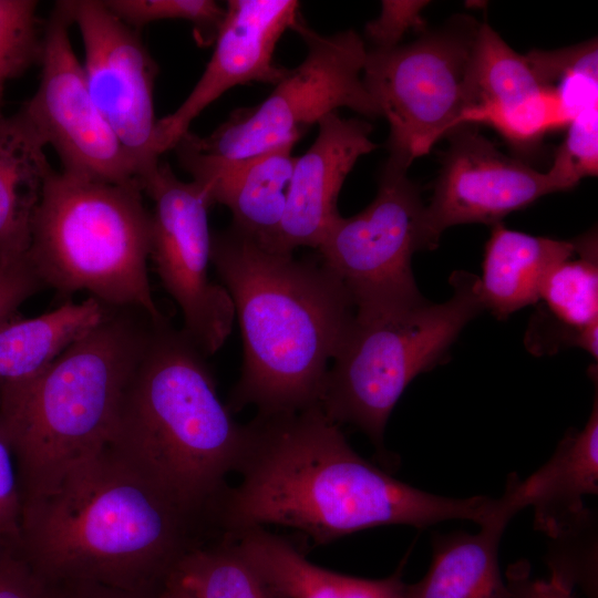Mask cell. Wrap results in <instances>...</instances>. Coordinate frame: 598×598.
I'll use <instances>...</instances> for the list:
<instances>
[{
  "instance_id": "cell-23",
  "label": "cell",
  "mask_w": 598,
  "mask_h": 598,
  "mask_svg": "<svg viewBox=\"0 0 598 598\" xmlns=\"http://www.w3.org/2000/svg\"><path fill=\"white\" fill-rule=\"evenodd\" d=\"M507 524L491 515L476 534L435 538L427 573L420 581L405 586L403 598H512L497 556Z\"/></svg>"
},
{
  "instance_id": "cell-4",
  "label": "cell",
  "mask_w": 598,
  "mask_h": 598,
  "mask_svg": "<svg viewBox=\"0 0 598 598\" xmlns=\"http://www.w3.org/2000/svg\"><path fill=\"white\" fill-rule=\"evenodd\" d=\"M248 435L193 341L167 321L152 322L107 446L177 503L216 520Z\"/></svg>"
},
{
  "instance_id": "cell-11",
  "label": "cell",
  "mask_w": 598,
  "mask_h": 598,
  "mask_svg": "<svg viewBox=\"0 0 598 598\" xmlns=\"http://www.w3.org/2000/svg\"><path fill=\"white\" fill-rule=\"evenodd\" d=\"M142 189L153 202L150 258L181 309L182 330L205 357L210 355L225 343L235 319L229 293L208 276L212 205L198 184L181 181L167 163L158 164Z\"/></svg>"
},
{
  "instance_id": "cell-32",
  "label": "cell",
  "mask_w": 598,
  "mask_h": 598,
  "mask_svg": "<svg viewBox=\"0 0 598 598\" xmlns=\"http://www.w3.org/2000/svg\"><path fill=\"white\" fill-rule=\"evenodd\" d=\"M22 508L14 455L0 422V538H20Z\"/></svg>"
},
{
  "instance_id": "cell-6",
  "label": "cell",
  "mask_w": 598,
  "mask_h": 598,
  "mask_svg": "<svg viewBox=\"0 0 598 598\" xmlns=\"http://www.w3.org/2000/svg\"><path fill=\"white\" fill-rule=\"evenodd\" d=\"M151 212L138 183H110L53 168L30 225L27 259L43 287L86 291L105 307L166 318L150 283Z\"/></svg>"
},
{
  "instance_id": "cell-16",
  "label": "cell",
  "mask_w": 598,
  "mask_h": 598,
  "mask_svg": "<svg viewBox=\"0 0 598 598\" xmlns=\"http://www.w3.org/2000/svg\"><path fill=\"white\" fill-rule=\"evenodd\" d=\"M473 90L463 124H487L519 150L569 123L560 99L542 85L526 55L515 52L487 23H481L477 34Z\"/></svg>"
},
{
  "instance_id": "cell-33",
  "label": "cell",
  "mask_w": 598,
  "mask_h": 598,
  "mask_svg": "<svg viewBox=\"0 0 598 598\" xmlns=\"http://www.w3.org/2000/svg\"><path fill=\"white\" fill-rule=\"evenodd\" d=\"M42 287L27 257L0 266V322Z\"/></svg>"
},
{
  "instance_id": "cell-13",
  "label": "cell",
  "mask_w": 598,
  "mask_h": 598,
  "mask_svg": "<svg viewBox=\"0 0 598 598\" xmlns=\"http://www.w3.org/2000/svg\"><path fill=\"white\" fill-rule=\"evenodd\" d=\"M84 47L90 95L138 172L140 183L159 164L154 84L157 64L140 32L100 0H66Z\"/></svg>"
},
{
  "instance_id": "cell-2",
  "label": "cell",
  "mask_w": 598,
  "mask_h": 598,
  "mask_svg": "<svg viewBox=\"0 0 598 598\" xmlns=\"http://www.w3.org/2000/svg\"><path fill=\"white\" fill-rule=\"evenodd\" d=\"M216 522L167 495L107 445L23 505V554L54 582L157 594Z\"/></svg>"
},
{
  "instance_id": "cell-20",
  "label": "cell",
  "mask_w": 598,
  "mask_h": 598,
  "mask_svg": "<svg viewBox=\"0 0 598 598\" xmlns=\"http://www.w3.org/2000/svg\"><path fill=\"white\" fill-rule=\"evenodd\" d=\"M576 252V241L558 240L493 225L477 290L484 309L505 319L536 303L548 274Z\"/></svg>"
},
{
  "instance_id": "cell-7",
  "label": "cell",
  "mask_w": 598,
  "mask_h": 598,
  "mask_svg": "<svg viewBox=\"0 0 598 598\" xmlns=\"http://www.w3.org/2000/svg\"><path fill=\"white\" fill-rule=\"evenodd\" d=\"M452 297L400 311L358 317L329 368L320 400L336 424L365 433L380 452L389 416L410 382L434 368L483 309L477 277L456 271Z\"/></svg>"
},
{
  "instance_id": "cell-12",
  "label": "cell",
  "mask_w": 598,
  "mask_h": 598,
  "mask_svg": "<svg viewBox=\"0 0 598 598\" xmlns=\"http://www.w3.org/2000/svg\"><path fill=\"white\" fill-rule=\"evenodd\" d=\"M68 1L55 2L43 24L41 78L18 111L58 154L62 172L110 183H140L136 166L90 95L70 39Z\"/></svg>"
},
{
  "instance_id": "cell-19",
  "label": "cell",
  "mask_w": 598,
  "mask_h": 598,
  "mask_svg": "<svg viewBox=\"0 0 598 598\" xmlns=\"http://www.w3.org/2000/svg\"><path fill=\"white\" fill-rule=\"evenodd\" d=\"M598 493V399L582 430L569 432L551 457L524 481L509 477L495 511L506 520L526 507L551 538L587 517L586 495Z\"/></svg>"
},
{
  "instance_id": "cell-1",
  "label": "cell",
  "mask_w": 598,
  "mask_h": 598,
  "mask_svg": "<svg viewBox=\"0 0 598 598\" xmlns=\"http://www.w3.org/2000/svg\"><path fill=\"white\" fill-rule=\"evenodd\" d=\"M247 445L217 508L223 534L291 527L315 545L383 525L417 528L466 519L482 525L494 498L421 491L361 457L320 405L248 423Z\"/></svg>"
},
{
  "instance_id": "cell-14",
  "label": "cell",
  "mask_w": 598,
  "mask_h": 598,
  "mask_svg": "<svg viewBox=\"0 0 598 598\" xmlns=\"http://www.w3.org/2000/svg\"><path fill=\"white\" fill-rule=\"evenodd\" d=\"M447 137L448 147L424 214L432 249L448 227L471 223L495 225L508 214L557 192L546 172L504 154L472 125H462Z\"/></svg>"
},
{
  "instance_id": "cell-3",
  "label": "cell",
  "mask_w": 598,
  "mask_h": 598,
  "mask_svg": "<svg viewBox=\"0 0 598 598\" xmlns=\"http://www.w3.org/2000/svg\"><path fill=\"white\" fill-rule=\"evenodd\" d=\"M210 258L243 338L228 409L254 405L271 416L320 405L355 313L342 283L321 262L268 248L234 225L212 234Z\"/></svg>"
},
{
  "instance_id": "cell-9",
  "label": "cell",
  "mask_w": 598,
  "mask_h": 598,
  "mask_svg": "<svg viewBox=\"0 0 598 598\" xmlns=\"http://www.w3.org/2000/svg\"><path fill=\"white\" fill-rule=\"evenodd\" d=\"M292 30L306 43L307 54L298 66L288 69L265 101L235 111L207 136L188 131L177 144L203 155L241 158L296 143L307 128L339 107L381 116L362 81L368 49L355 31L322 35L300 18Z\"/></svg>"
},
{
  "instance_id": "cell-5",
  "label": "cell",
  "mask_w": 598,
  "mask_h": 598,
  "mask_svg": "<svg viewBox=\"0 0 598 598\" xmlns=\"http://www.w3.org/2000/svg\"><path fill=\"white\" fill-rule=\"evenodd\" d=\"M133 308L104 318L34 378L0 388V422L14 455L22 505L52 491L105 447L152 321Z\"/></svg>"
},
{
  "instance_id": "cell-22",
  "label": "cell",
  "mask_w": 598,
  "mask_h": 598,
  "mask_svg": "<svg viewBox=\"0 0 598 598\" xmlns=\"http://www.w3.org/2000/svg\"><path fill=\"white\" fill-rule=\"evenodd\" d=\"M25 118L0 114V266L25 258L30 225L52 167Z\"/></svg>"
},
{
  "instance_id": "cell-35",
  "label": "cell",
  "mask_w": 598,
  "mask_h": 598,
  "mask_svg": "<svg viewBox=\"0 0 598 598\" xmlns=\"http://www.w3.org/2000/svg\"><path fill=\"white\" fill-rule=\"evenodd\" d=\"M61 598H156V594L130 591L91 582H58Z\"/></svg>"
},
{
  "instance_id": "cell-8",
  "label": "cell",
  "mask_w": 598,
  "mask_h": 598,
  "mask_svg": "<svg viewBox=\"0 0 598 598\" xmlns=\"http://www.w3.org/2000/svg\"><path fill=\"white\" fill-rule=\"evenodd\" d=\"M480 25L457 14L410 43L368 49L362 81L389 123V159L410 167L463 125Z\"/></svg>"
},
{
  "instance_id": "cell-10",
  "label": "cell",
  "mask_w": 598,
  "mask_h": 598,
  "mask_svg": "<svg viewBox=\"0 0 598 598\" xmlns=\"http://www.w3.org/2000/svg\"><path fill=\"white\" fill-rule=\"evenodd\" d=\"M409 167L388 158L372 203L351 217L339 216L317 249L347 290L358 317L400 311L425 301L413 277L417 250L432 249L420 189Z\"/></svg>"
},
{
  "instance_id": "cell-30",
  "label": "cell",
  "mask_w": 598,
  "mask_h": 598,
  "mask_svg": "<svg viewBox=\"0 0 598 598\" xmlns=\"http://www.w3.org/2000/svg\"><path fill=\"white\" fill-rule=\"evenodd\" d=\"M0 598H61L60 585L34 569L20 538H0Z\"/></svg>"
},
{
  "instance_id": "cell-26",
  "label": "cell",
  "mask_w": 598,
  "mask_h": 598,
  "mask_svg": "<svg viewBox=\"0 0 598 598\" xmlns=\"http://www.w3.org/2000/svg\"><path fill=\"white\" fill-rule=\"evenodd\" d=\"M576 252L546 277L539 293L549 313L563 326L567 343L576 346L578 334L598 321L597 236L576 239Z\"/></svg>"
},
{
  "instance_id": "cell-29",
  "label": "cell",
  "mask_w": 598,
  "mask_h": 598,
  "mask_svg": "<svg viewBox=\"0 0 598 598\" xmlns=\"http://www.w3.org/2000/svg\"><path fill=\"white\" fill-rule=\"evenodd\" d=\"M107 9L136 31L165 19L190 21L203 40L215 39L225 9L213 0H104Z\"/></svg>"
},
{
  "instance_id": "cell-24",
  "label": "cell",
  "mask_w": 598,
  "mask_h": 598,
  "mask_svg": "<svg viewBox=\"0 0 598 598\" xmlns=\"http://www.w3.org/2000/svg\"><path fill=\"white\" fill-rule=\"evenodd\" d=\"M106 307L93 297L64 301L32 318L0 322V388L30 380L44 371L66 348L93 329Z\"/></svg>"
},
{
  "instance_id": "cell-21",
  "label": "cell",
  "mask_w": 598,
  "mask_h": 598,
  "mask_svg": "<svg viewBox=\"0 0 598 598\" xmlns=\"http://www.w3.org/2000/svg\"><path fill=\"white\" fill-rule=\"evenodd\" d=\"M231 535L243 555L287 598H403L402 567L381 579L352 577L309 561L288 539L251 527Z\"/></svg>"
},
{
  "instance_id": "cell-27",
  "label": "cell",
  "mask_w": 598,
  "mask_h": 598,
  "mask_svg": "<svg viewBox=\"0 0 598 598\" xmlns=\"http://www.w3.org/2000/svg\"><path fill=\"white\" fill-rule=\"evenodd\" d=\"M35 0H0V114L7 83L40 64L43 24Z\"/></svg>"
},
{
  "instance_id": "cell-17",
  "label": "cell",
  "mask_w": 598,
  "mask_h": 598,
  "mask_svg": "<svg viewBox=\"0 0 598 598\" xmlns=\"http://www.w3.org/2000/svg\"><path fill=\"white\" fill-rule=\"evenodd\" d=\"M318 126L312 145L296 158L285 213L268 248L287 252L301 246L317 248L340 216L337 200L348 174L361 156L378 148L367 121L332 112Z\"/></svg>"
},
{
  "instance_id": "cell-25",
  "label": "cell",
  "mask_w": 598,
  "mask_h": 598,
  "mask_svg": "<svg viewBox=\"0 0 598 598\" xmlns=\"http://www.w3.org/2000/svg\"><path fill=\"white\" fill-rule=\"evenodd\" d=\"M173 576L196 598H287L243 555L229 534L190 551Z\"/></svg>"
},
{
  "instance_id": "cell-34",
  "label": "cell",
  "mask_w": 598,
  "mask_h": 598,
  "mask_svg": "<svg viewBox=\"0 0 598 598\" xmlns=\"http://www.w3.org/2000/svg\"><path fill=\"white\" fill-rule=\"evenodd\" d=\"M507 587L512 598H573L569 587L559 579H530L523 566L513 568Z\"/></svg>"
},
{
  "instance_id": "cell-31",
  "label": "cell",
  "mask_w": 598,
  "mask_h": 598,
  "mask_svg": "<svg viewBox=\"0 0 598 598\" xmlns=\"http://www.w3.org/2000/svg\"><path fill=\"white\" fill-rule=\"evenodd\" d=\"M429 1L383 0L379 17L369 21L364 28L365 39L371 49H391L400 44L410 30L421 33L426 30L422 10Z\"/></svg>"
},
{
  "instance_id": "cell-18",
  "label": "cell",
  "mask_w": 598,
  "mask_h": 598,
  "mask_svg": "<svg viewBox=\"0 0 598 598\" xmlns=\"http://www.w3.org/2000/svg\"><path fill=\"white\" fill-rule=\"evenodd\" d=\"M288 142L241 158L203 155L176 144L181 166L200 186L210 205L221 204L233 224L267 246L282 219L296 156Z\"/></svg>"
},
{
  "instance_id": "cell-36",
  "label": "cell",
  "mask_w": 598,
  "mask_h": 598,
  "mask_svg": "<svg viewBox=\"0 0 598 598\" xmlns=\"http://www.w3.org/2000/svg\"><path fill=\"white\" fill-rule=\"evenodd\" d=\"M156 598H196L175 576H171Z\"/></svg>"
},
{
  "instance_id": "cell-28",
  "label": "cell",
  "mask_w": 598,
  "mask_h": 598,
  "mask_svg": "<svg viewBox=\"0 0 598 598\" xmlns=\"http://www.w3.org/2000/svg\"><path fill=\"white\" fill-rule=\"evenodd\" d=\"M566 135L546 172L557 192L574 188L598 172V99L582 106L567 124Z\"/></svg>"
},
{
  "instance_id": "cell-15",
  "label": "cell",
  "mask_w": 598,
  "mask_h": 598,
  "mask_svg": "<svg viewBox=\"0 0 598 598\" xmlns=\"http://www.w3.org/2000/svg\"><path fill=\"white\" fill-rule=\"evenodd\" d=\"M296 0H229L215 48L200 79L183 103L157 120L159 155L173 150L190 123L233 86L250 82L276 85L288 69L274 62L276 44L299 19Z\"/></svg>"
}]
</instances>
